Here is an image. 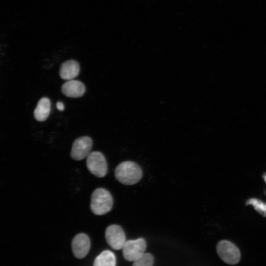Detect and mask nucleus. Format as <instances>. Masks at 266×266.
<instances>
[{"label": "nucleus", "mask_w": 266, "mask_h": 266, "mask_svg": "<svg viewBox=\"0 0 266 266\" xmlns=\"http://www.w3.org/2000/svg\"><path fill=\"white\" fill-rule=\"evenodd\" d=\"M115 176L121 183L131 185L137 183L140 180L142 171L136 163L132 161H125L116 166Z\"/></svg>", "instance_id": "1"}, {"label": "nucleus", "mask_w": 266, "mask_h": 266, "mask_svg": "<svg viewBox=\"0 0 266 266\" xmlns=\"http://www.w3.org/2000/svg\"><path fill=\"white\" fill-rule=\"evenodd\" d=\"M113 200L110 192L104 188H98L94 191L91 199L90 208L94 214L102 215L110 211Z\"/></svg>", "instance_id": "2"}, {"label": "nucleus", "mask_w": 266, "mask_h": 266, "mask_svg": "<svg viewBox=\"0 0 266 266\" xmlns=\"http://www.w3.org/2000/svg\"><path fill=\"white\" fill-rule=\"evenodd\" d=\"M216 250L220 258L227 264L234 265L240 261L241 254L239 248L229 240L219 241L216 246Z\"/></svg>", "instance_id": "3"}, {"label": "nucleus", "mask_w": 266, "mask_h": 266, "mask_svg": "<svg viewBox=\"0 0 266 266\" xmlns=\"http://www.w3.org/2000/svg\"><path fill=\"white\" fill-rule=\"evenodd\" d=\"M146 243L143 238L129 240L125 242L122 253L124 258L127 261H135L145 254Z\"/></svg>", "instance_id": "4"}, {"label": "nucleus", "mask_w": 266, "mask_h": 266, "mask_svg": "<svg viewBox=\"0 0 266 266\" xmlns=\"http://www.w3.org/2000/svg\"><path fill=\"white\" fill-rule=\"evenodd\" d=\"M86 165L89 171L98 177H103L106 174V161L104 155L100 152H90L87 157Z\"/></svg>", "instance_id": "5"}, {"label": "nucleus", "mask_w": 266, "mask_h": 266, "mask_svg": "<svg viewBox=\"0 0 266 266\" xmlns=\"http://www.w3.org/2000/svg\"><path fill=\"white\" fill-rule=\"evenodd\" d=\"M105 237L108 244L116 250L122 249L126 241L124 230L117 225H111L106 228Z\"/></svg>", "instance_id": "6"}, {"label": "nucleus", "mask_w": 266, "mask_h": 266, "mask_svg": "<svg viewBox=\"0 0 266 266\" xmlns=\"http://www.w3.org/2000/svg\"><path fill=\"white\" fill-rule=\"evenodd\" d=\"M93 145L91 137L84 136L78 137L73 142L70 156L76 161H80L87 158L90 153Z\"/></svg>", "instance_id": "7"}, {"label": "nucleus", "mask_w": 266, "mask_h": 266, "mask_svg": "<svg viewBox=\"0 0 266 266\" xmlns=\"http://www.w3.org/2000/svg\"><path fill=\"white\" fill-rule=\"evenodd\" d=\"M90 246L89 237L84 233L77 234L72 240V252L74 256L77 259L84 258L88 253Z\"/></svg>", "instance_id": "8"}, {"label": "nucleus", "mask_w": 266, "mask_h": 266, "mask_svg": "<svg viewBox=\"0 0 266 266\" xmlns=\"http://www.w3.org/2000/svg\"><path fill=\"white\" fill-rule=\"evenodd\" d=\"M85 90V86L82 82L73 79L65 82L61 88L62 92L65 96L72 98L82 96Z\"/></svg>", "instance_id": "9"}, {"label": "nucleus", "mask_w": 266, "mask_h": 266, "mask_svg": "<svg viewBox=\"0 0 266 266\" xmlns=\"http://www.w3.org/2000/svg\"><path fill=\"white\" fill-rule=\"evenodd\" d=\"M80 67L77 62L69 60L63 62L60 67L59 75L64 80H72L78 76Z\"/></svg>", "instance_id": "10"}, {"label": "nucleus", "mask_w": 266, "mask_h": 266, "mask_svg": "<svg viewBox=\"0 0 266 266\" xmlns=\"http://www.w3.org/2000/svg\"><path fill=\"white\" fill-rule=\"evenodd\" d=\"M50 100L46 97L41 98L38 101L33 112L34 118L40 122L46 120L50 114Z\"/></svg>", "instance_id": "11"}, {"label": "nucleus", "mask_w": 266, "mask_h": 266, "mask_svg": "<svg viewBox=\"0 0 266 266\" xmlns=\"http://www.w3.org/2000/svg\"><path fill=\"white\" fill-rule=\"evenodd\" d=\"M93 266H116V257L109 250L101 252L95 259Z\"/></svg>", "instance_id": "12"}, {"label": "nucleus", "mask_w": 266, "mask_h": 266, "mask_svg": "<svg viewBox=\"0 0 266 266\" xmlns=\"http://www.w3.org/2000/svg\"><path fill=\"white\" fill-rule=\"evenodd\" d=\"M247 205H252L255 209L263 216L266 217V203L255 198H251L246 202Z\"/></svg>", "instance_id": "13"}, {"label": "nucleus", "mask_w": 266, "mask_h": 266, "mask_svg": "<svg viewBox=\"0 0 266 266\" xmlns=\"http://www.w3.org/2000/svg\"><path fill=\"white\" fill-rule=\"evenodd\" d=\"M154 257L150 253H145L140 258L134 261L133 266H153Z\"/></svg>", "instance_id": "14"}, {"label": "nucleus", "mask_w": 266, "mask_h": 266, "mask_svg": "<svg viewBox=\"0 0 266 266\" xmlns=\"http://www.w3.org/2000/svg\"><path fill=\"white\" fill-rule=\"evenodd\" d=\"M57 108L60 111H63L64 110V104L61 101H58L56 103Z\"/></svg>", "instance_id": "15"}, {"label": "nucleus", "mask_w": 266, "mask_h": 266, "mask_svg": "<svg viewBox=\"0 0 266 266\" xmlns=\"http://www.w3.org/2000/svg\"><path fill=\"white\" fill-rule=\"evenodd\" d=\"M263 177L265 182H266V173L264 174V175L263 176Z\"/></svg>", "instance_id": "16"}]
</instances>
